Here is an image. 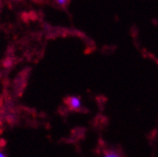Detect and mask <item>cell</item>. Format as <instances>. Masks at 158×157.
Masks as SVG:
<instances>
[{
	"label": "cell",
	"mask_w": 158,
	"mask_h": 157,
	"mask_svg": "<svg viewBox=\"0 0 158 157\" xmlns=\"http://www.w3.org/2000/svg\"><path fill=\"white\" fill-rule=\"evenodd\" d=\"M65 103L68 106V108L72 111H80L82 107V101L81 98L76 96L68 97L65 99Z\"/></svg>",
	"instance_id": "obj_1"
},
{
	"label": "cell",
	"mask_w": 158,
	"mask_h": 157,
	"mask_svg": "<svg viewBox=\"0 0 158 157\" xmlns=\"http://www.w3.org/2000/svg\"><path fill=\"white\" fill-rule=\"evenodd\" d=\"M103 157H122L120 154L116 151H107L104 153Z\"/></svg>",
	"instance_id": "obj_2"
},
{
	"label": "cell",
	"mask_w": 158,
	"mask_h": 157,
	"mask_svg": "<svg viewBox=\"0 0 158 157\" xmlns=\"http://www.w3.org/2000/svg\"><path fill=\"white\" fill-rule=\"evenodd\" d=\"M53 1L56 3L57 5H59L61 7H64V6H66L68 4L69 0H53Z\"/></svg>",
	"instance_id": "obj_3"
},
{
	"label": "cell",
	"mask_w": 158,
	"mask_h": 157,
	"mask_svg": "<svg viewBox=\"0 0 158 157\" xmlns=\"http://www.w3.org/2000/svg\"><path fill=\"white\" fill-rule=\"evenodd\" d=\"M6 62H7V63H4L5 67H11V65H12V62H11L10 60H7Z\"/></svg>",
	"instance_id": "obj_4"
},
{
	"label": "cell",
	"mask_w": 158,
	"mask_h": 157,
	"mask_svg": "<svg viewBox=\"0 0 158 157\" xmlns=\"http://www.w3.org/2000/svg\"><path fill=\"white\" fill-rule=\"evenodd\" d=\"M0 157H7V156H6L2 151H0Z\"/></svg>",
	"instance_id": "obj_5"
},
{
	"label": "cell",
	"mask_w": 158,
	"mask_h": 157,
	"mask_svg": "<svg viewBox=\"0 0 158 157\" xmlns=\"http://www.w3.org/2000/svg\"><path fill=\"white\" fill-rule=\"evenodd\" d=\"M0 8H1V0H0Z\"/></svg>",
	"instance_id": "obj_6"
}]
</instances>
